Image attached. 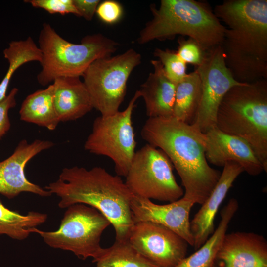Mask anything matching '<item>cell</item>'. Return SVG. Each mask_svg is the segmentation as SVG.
Returning a JSON list of instances; mask_svg holds the SVG:
<instances>
[{
  "mask_svg": "<svg viewBox=\"0 0 267 267\" xmlns=\"http://www.w3.org/2000/svg\"><path fill=\"white\" fill-rule=\"evenodd\" d=\"M213 12L227 26L221 46L233 78L246 84L267 79V0H226Z\"/></svg>",
  "mask_w": 267,
  "mask_h": 267,
  "instance_id": "1",
  "label": "cell"
},
{
  "mask_svg": "<svg viewBox=\"0 0 267 267\" xmlns=\"http://www.w3.org/2000/svg\"><path fill=\"white\" fill-rule=\"evenodd\" d=\"M146 142L161 150L174 166L184 188L183 197L202 204L218 183L221 172L205 157L204 134L174 117L148 118L141 131Z\"/></svg>",
  "mask_w": 267,
  "mask_h": 267,
  "instance_id": "2",
  "label": "cell"
},
{
  "mask_svg": "<svg viewBox=\"0 0 267 267\" xmlns=\"http://www.w3.org/2000/svg\"><path fill=\"white\" fill-rule=\"evenodd\" d=\"M44 189L60 198L61 208L79 203L95 208L111 222L116 240L128 239L134 224L130 208L134 195L121 177L100 167H65Z\"/></svg>",
  "mask_w": 267,
  "mask_h": 267,
  "instance_id": "3",
  "label": "cell"
},
{
  "mask_svg": "<svg viewBox=\"0 0 267 267\" xmlns=\"http://www.w3.org/2000/svg\"><path fill=\"white\" fill-rule=\"evenodd\" d=\"M152 19L140 31L137 42L174 39L186 36L204 51L222 44L225 27L209 5L194 0H161L158 8L150 5Z\"/></svg>",
  "mask_w": 267,
  "mask_h": 267,
  "instance_id": "4",
  "label": "cell"
},
{
  "mask_svg": "<svg viewBox=\"0 0 267 267\" xmlns=\"http://www.w3.org/2000/svg\"><path fill=\"white\" fill-rule=\"evenodd\" d=\"M216 125L245 140L267 172V79L232 87L220 104Z\"/></svg>",
  "mask_w": 267,
  "mask_h": 267,
  "instance_id": "5",
  "label": "cell"
},
{
  "mask_svg": "<svg viewBox=\"0 0 267 267\" xmlns=\"http://www.w3.org/2000/svg\"><path fill=\"white\" fill-rule=\"evenodd\" d=\"M38 41L42 59L37 79L44 86L57 78L82 76L94 61L111 56L118 44L99 33L87 35L80 44L72 43L46 23L43 25Z\"/></svg>",
  "mask_w": 267,
  "mask_h": 267,
  "instance_id": "6",
  "label": "cell"
},
{
  "mask_svg": "<svg viewBox=\"0 0 267 267\" xmlns=\"http://www.w3.org/2000/svg\"><path fill=\"white\" fill-rule=\"evenodd\" d=\"M65 211L58 229L44 231L35 228L51 247L70 251L79 258H93L95 263L103 254L105 248L100 243L101 236L111 222L95 208L84 204H76Z\"/></svg>",
  "mask_w": 267,
  "mask_h": 267,
  "instance_id": "7",
  "label": "cell"
},
{
  "mask_svg": "<svg viewBox=\"0 0 267 267\" xmlns=\"http://www.w3.org/2000/svg\"><path fill=\"white\" fill-rule=\"evenodd\" d=\"M141 55L130 48L123 53L94 61L82 77L93 108L102 116L119 110L126 94L128 80L140 64Z\"/></svg>",
  "mask_w": 267,
  "mask_h": 267,
  "instance_id": "8",
  "label": "cell"
},
{
  "mask_svg": "<svg viewBox=\"0 0 267 267\" xmlns=\"http://www.w3.org/2000/svg\"><path fill=\"white\" fill-rule=\"evenodd\" d=\"M140 97L137 90L124 110L96 118L84 144L85 149L90 153L109 158L120 177L127 175L135 152L132 118L135 102Z\"/></svg>",
  "mask_w": 267,
  "mask_h": 267,
  "instance_id": "9",
  "label": "cell"
},
{
  "mask_svg": "<svg viewBox=\"0 0 267 267\" xmlns=\"http://www.w3.org/2000/svg\"><path fill=\"white\" fill-rule=\"evenodd\" d=\"M125 177V182L134 196L170 203L184 195L168 157L148 143L135 151Z\"/></svg>",
  "mask_w": 267,
  "mask_h": 267,
  "instance_id": "10",
  "label": "cell"
},
{
  "mask_svg": "<svg viewBox=\"0 0 267 267\" xmlns=\"http://www.w3.org/2000/svg\"><path fill=\"white\" fill-rule=\"evenodd\" d=\"M201 82V96L193 123L205 134L216 127L220 104L233 87L243 84L236 81L225 63L221 45L206 51L201 64L196 67Z\"/></svg>",
  "mask_w": 267,
  "mask_h": 267,
  "instance_id": "11",
  "label": "cell"
},
{
  "mask_svg": "<svg viewBox=\"0 0 267 267\" xmlns=\"http://www.w3.org/2000/svg\"><path fill=\"white\" fill-rule=\"evenodd\" d=\"M128 241L158 267H174L186 257L188 243L169 228L150 222L135 223Z\"/></svg>",
  "mask_w": 267,
  "mask_h": 267,
  "instance_id": "12",
  "label": "cell"
},
{
  "mask_svg": "<svg viewBox=\"0 0 267 267\" xmlns=\"http://www.w3.org/2000/svg\"><path fill=\"white\" fill-rule=\"evenodd\" d=\"M53 145L49 140L36 139L30 143L26 140L20 141L12 154L0 162V193L8 198L25 192L42 197L50 196L48 191L27 178L24 169L31 159Z\"/></svg>",
  "mask_w": 267,
  "mask_h": 267,
  "instance_id": "13",
  "label": "cell"
},
{
  "mask_svg": "<svg viewBox=\"0 0 267 267\" xmlns=\"http://www.w3.org/2000/svg\"><path fill=\"white\" fill-rule=\"evenodd\" d=\"M195 204L183 197L167 204H157L151 200L134 196L130 208L134 223L150 222L162 225L193 246L194 240L190 230L189 215Z\"/></svg>",
  "mask_w": 267,
  "mask_h": 267,
  "instance_id": "14",
  "label": "cell"
},
{
  "mask_svg": "<svg viewBox=\"0 0 267 267\" xmlns=\"http://www.w3.org/2000/svg\"><path fill=\"white\" fill-rule=\"evenodd\" d=\"M204 140L205 154L208 162L223 167L228 162H235L251 176H257L264 171L252 148L244 139L215 127L204 134Z\"/></svg>",
  "mask_w": 267,
  "mask_h": 267,
  "instance_id": "15",
  "label": "cell"
},
{
  "mask_svg": "<svg viewBox=\"0 0 267 267\" xmlns=\"http://www.w3.org/2000/svg\"><path fill=\"white\" fill-rule=\"evenodd\" d=\"M213 267H267V241L254 232L226 233Z\"/></svg>",
  "mask_w": 267,
  "mask_h": 267,
  "instance_id": "16",
  "label": "cell"
},
{
  "mask_svg": "<svg viewBox=\"0 0 267 267\" xmlns=\"http://www.w3.org/2000/svg\"><path fill=\"white\" fill-rule=\"evenodd\" d=\"M219 180L210 196L190 221V228L194 238L193 247L200 248L214 232V220L220 206L236 178L244 171L235 162H228L223 167Z\"/></svg>",
  "mask_w": 267,
  "mask_h": 267,
  "instance_id": "17",
  "label": "cell"
},
{
  "mask_svg": "<svg viewBox=\"0 0 267 267\" xmlns=\"http://www.w3.org/2000/svg\"><path fill=\"white\" fill-rule=\"evenodd\" d=\"M153 71L138 90L148 118L173 116L176 85L167 76L159 60H152Z\"/></svg>",
  "mask_w": 267,
  "mask_h": 267,
  "instance_id": "18",
  "label": "cell"
},
{
  "mask_svg": "<svg viewBox=\"0 0 267 267\" xmlns=\"http://www.w3.org/2000/svg\"><path fill=\"white\" fill-rule=\"evenodd\" d=\"M53 82L54 104L60 122L81 118L93 108L80 77H59Z\"/></svg>",
  "mask_w": 267,
  "mask_h": 267,
  "instance_id": "19",
  "label": "cell"
},
{
  "mask_svg": "<svg viewBox=\"0 0 267 267\" xmlns=\"http://www.w3.org/2000/svg\"><path fill=\"white\" fill-rule=\"evenodd\" d=\"M238 202L231 198L221 212L217 228L196 251L185 257L174 267H213L231 219L238 209Z\"/></svg>",
  "mask_w": 267,
  "mask_h": 267,
  "instance_id": "20",
  "label": "cell"
},
{
  "mask_svg": "<svg viewBox=\"0 0 267 267\" xmlns=\"http://www.w3.org/2000/svg\"><path fill=\"white\" fill-rule=\"evenodd\" d=\"M20 119L53 131L60 122L54 101L53 85L28 95L20 110Z\"/></svg>",
  "mask_w": 267,
  "mask_h": 267,
  "instance_id": "21",
  "label": "cell"
},
{
  "mask_svg": "<svg viewBox=\"0 0 267 267\" xmlns=\"http://www.w3.org/2000/svg\"><path fill=\"white\" fill-rule=\"evenodd\" d=\"M201 96V82L196 70L187 74L176 85L173 117L191 125Z\"/></svg>",
  "mask_w": 267,
  "mask_h": 267,
  "instance_id": "22",
  "label": "cell"
},
{
  "mask_svg": "<svg viewBox=\"0 0 267 267\" xmlns=\"http://www.w3.org/2000/svg\"><path fill=\"white\" fill-rule=\"evenodd\" d=\"M47 219V215L44 213L30 211L22 215L12 211L0 200V235L5 234L18 240L25 239Z\"/></svg>",
  "mask_w": 267,
  "mask_h": 267,
  "instance_id": "23",
  "label": "cell"
},
{
  "mask_svg": "<svg viewBox=\"0 0 267 267\" xmlns=\"http://www.w3.org/2000/svg\"><path fill=\"white\" fill-rule=\"evenodd\" d=\"M3 55L9 63L6 73L0 83V102L6 96L8 85L13 75L20 66L29 62H41L42 53L31 37L26 40L13 41L3 50Z\"/></svg>",
  "mask_w": 267,
  "mask_h": 267,
  "instance_id": "24",
  "label": "cell"
},
{
  "mask_svg": "<svg viewBox=\"0 0 267 267\" xmlns=\"http://www.w3.org/2000/svg\"><path fill=\"white\" fill-rule=\"evenodd\" d=\"M96 267H158L142 255L128 240H115L105 248Z\"/></svg>",
  "mask_w": 267,
  "mask_h": 267,
  "instance_id": "25",
  "label": "cell"
},
{
  "mask_svg": "<svg viewBox=\"0 0 267 267\" xmlns=\"http://www.w3.org/2000/svg\"><path fill=\"white\" fill-rule=\"evenodd\" d=\"M153 54L158 58L167 76L173 83L177 84L187 75L186 64L180 58L177 51L157 48Z\"/></svg>",
  "mask_w": 267,
  "mask_h": 267,
  "instance_id": "26",
  "label": "cell"
},
{
  "mask_svg": "<svg viewBox=\"0 0 267 267\" xmlns=\"http://www.w3.org/2000/svg\"><path fill=\"white\" fill-rule=\"evenodd\" d=\"M177 52L180 58L187 64L200 65L205 55L204 51L200 45L191 38L185 40L179 38Z\"/></svg>",
  "mask_w": 267,
  "mask_h": 267,
  "instance_id": "27",
  "label": "cell"
},
{
  "mask_svg": "<svg viewBox=\"0 0 267 267\" xmlns=\"http://www.w3.org/2000/svg\"><path fill=\"white\" fill-rule=\"evenodd\" d=\"M24 1L34 7L43 9L51 14L71 13L79 16L73 0H27Z\"/></svg>",
  "mask_w": 267,
  "mask_h": 267,
  "instance_id": "28",
  "label": "cell"
},
{
  "mask_svg": "<svg viewBox=\"0 0 267 267\" xmlns=\"http://www.w3.org/2000/svg\"><path fill=\"white\" fill-rule=\"evenodd\" d=\"M96 13L102 21L107 24H113L121 18L123 9L118 2L108 0L100 2Z\"/></svg>",
  "mask_w": 267,
  "mask_h": 267,
  "instance_id": "29",
  "label": "cell"
},
{
  "mask_svg": "<svg viewBox=\"0 0 267 267\" xmlns=\"http://www.w3.org/2000/svg\"><path fill=\"white\" fill-rule=\"evenodd\" d=\"M18 91L17 88H13L5 98L0 102V139L10 129L8 111L16 106L15 96Z\"/></svg>",
  "mask_w": 267,
  "mask_h": 267,
  "instance_id": "30",
  "label": "cell"
},
{
  "mask_svg": "<svg viewBox=\"0 0 267 267\" xmlns=\"http://www.w3.org/2000/svg\"><path fill=\"white\" fill-rule=\"evenodd\" d=\"M73 1L79 16L83 17L87 21H91L101 1L99 0H73Z\"/></svg>",
  "mask_w": 267,
  "mask_h": 267,
  "instance_id": "31",
  "label": "cell"
}]
</instances>
